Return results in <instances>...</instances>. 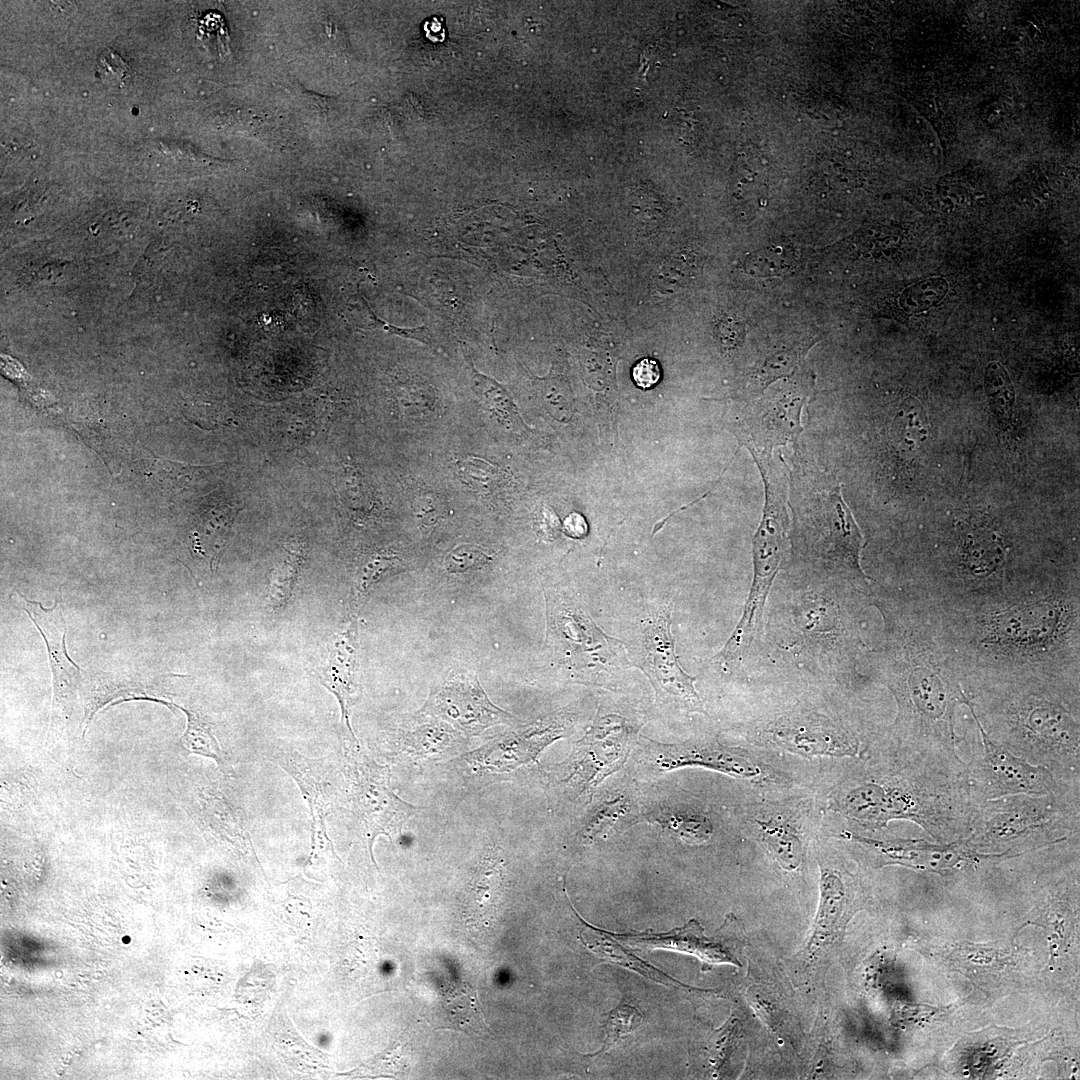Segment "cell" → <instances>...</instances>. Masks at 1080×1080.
Segmentation results:
<instances>
[{
  "instance_id": "cell-20",
  "label": "cell",
  "mask_w": 1080,
  "mask_h": 1080,
  "mask_svg": "<svg viewBox=\"0 0 1080 1080\" xmlns=\"http://www.w3.org/2000/svg\"><path fill=\"white\" fill-rule=\"evenodd\" d=\"M649 820L658 823L687 843L698 844L705 842L712 834L710 821L704 816L691 812L670 810L668 808L658 809L649 815Z\"/></svg>"
},
{
  "instance_id": "cell-24",
  "label": "cell",
  "mask_w": 1080,
  "mask_h": 1080,
  "mask_svg": "<svg viewBox=\"0 0 1080 1080\" xmlns=\"http://www.w3.org/2000/svg\"><path fill=\"white\" fill-rule=\"evenodd\" d=\"M642 1022V1015L636 1007L620 1003L605 1015L602 1027L605 1031V1039L602 1048L595 1054L607 1052L625 1034L635 1030Z\"/></svg>"
},
{
  "instance_id": "cell-18",
  "label": "cell",
  "mask_w": 1080,
  "mask_h": 1080,
  "mask_svg": "<svg viewBox=\"0 0 1080 1080\" xmlns=\"http://www.w3.org/2000/svg\"><path fill=\"white\" fill-rule=\"evenodd\" d=\"M702 932L699 923L691 920L678 933L666 936V946L679 947L681 950L697 955L707 963L726 962L741 965L735 954L736 946L730 947L720 938H707Z\"/></svg>"
},
{
  "instance_id": "cell-13",
  "label": "cell",
  "mask_w": 1080,
  "mask_h": 1080,
  "mask_svg": "<svg viewBox=\"0 0 1080 1080\" xmlns=\"http://www.w3.org/2000/svg\"><path fill=\"white\" fill-rule=\"evenodd\" d=\"M358 666L357 624L351 619L328 642L326 659L318 672L321 683L337 697L350 731L349 709L356 701Z\"/></svg>"
},
{
  "instance_id": "cell-29",
  "label": "cell",
  "mask_w": 1080,
  "mask_h": 1080,
  "mask_svg": "<svg viewBox=\"0 0 1080 1080\" xmlns=\"http://www.w3.org/2000/svg\"><path fill=\"white\" fill-rule=\"evenodd\" d=\"M471 382L474 393L489 407L496 411L512 412L514 406L510 396L495 380L474 370Z\"/></svg>"
},
{
  "instance_id": "cell-30",
  "label": "cell",
  "mask_w": 1080,
  "mask_h": 1080,
  "mask_svg": "<svg viewBox=\"0 0 1080 1080\" xmlns=\"http://www.w3.org/2000/svg\"><path fill=\"white\" fill-rule=\"evenodd\" d=\"M805 350L802 347L783 350L768 358L758 371L760 381L767 383L790 372L799 362Z\"/></svg>"
},
{
  "instance_id": "cell-8",
  "label": "cell",
  "mask_w": 1080,
  "mask_h": 1080,
  "mask_svg": "<svg viewBox=\"0 0 1080 1080\" xmlns=\"http://www.w3.org/2000/svg\"><path fill=\"white\" fill-rule=\"evenodd\" d=\"M649 761L658 771L680 767H703L734 777L755 779L762 768L745 752L716 742L663 744L649 740Z\"/></svg>"
},
{
  "instance_id": "cell-28",
  "label": "cell",
  "mask_w": 1080,
  "mask_h": 1080,
  "mask_svg": "<svg viewBox=\"0 0 1080 1080\" xmlns=\"http://www.w3.org/2000/svg\"><path fill=\"white\" fill-rule=\"evenodd\" d=\"M492 557L480 546L463 544L454 548L444 560V568L450 574H462L482 569Z\"/></svg>"
},
{
  "instance_id": "cell-4",
  "label": "cell",
  "mask_w": 1080,
  "mask_h": 1080,
  "mask_svg": "<svg viewBox=\"0 0 1080 1080\" xmlns=\"http://www.w3.org/2000/svg\"><path fill=\"white\" fill-rule=\"evenodd\" d=\"M354 810L372 851L378 835L392 839L401 834L403 825L418 808L398 797L390 786V770L366 757L352 763Z\"/></svg>"
},
{
  "instance_id": "cell-22",
  "label": "cell",
  "mask_w": 1080,
  "mask_h": 1080,
  "mask_svg": "<svg viewBox=\"0 0 1080 1080\" xmlns=\"http://www.w3.org/2000/svg\"><path fill=\"white\" fill-rule=\"evenodd\" d=\"M178 707L187 717V727L181 738L183 748L190 753L212 758L221 763L222 751L211 725L193 711Z\"/></svg>"
},
{
  "instance_id": "cell-23",
  "label": "cell",
  "mask_w": 1080,
  "mask_h": 1080,
  "mask_svg": "<svg viewBox=\"0 0 1080 1080\" xmlns=\"http://www.w3.org/2000/svg\"><path fill=\"white\" fill-rule=\"evenodd\" d=\"M948 284L942 278H929L908 287L900 296L899 304L908 314H917L937 305L946 295Z\"/></svg>"
},
{
  "instance_id": "cell-9",
  "label": "cell",
  "mask_w": 1080,
  "mask_h": 1080,
  "mask_svg": "<svg viewBox=\"0 0 1080 1080\" xmlns=\"http://www.w3.org/2000/svg\"><path fill=\"white\" fill-rule=\"evenodd\" d=\"M420 989L430 993L423 985ZM423 996L416 999L421 1008V1014L426 1021L437 1029H453L467 1034H483L490 1032L479 1004L478 996L472 987L466 982L447 980L431 984V996L418 992Z\"/></svg>"
},
{
  "instance_id": "cell-1",
  "label": "cell",
  "mask_w": 1080,
  "mask_h": 1080,
  "mask_svg": "<svg viewBox=\"0 0 1080 1080\" xmlns=\"http://www.w3.org/2000/svg\"><path fill=\"white\" fill-rule=\"evenodd\" d=\"M795 485V512L816 555L837 559L863 575L859 564L863 537L840 484L825 473L811 471Z\"/></svg>"
},
{
  "instance_id": "cell-17",
  "label": "cell",
  "mask_w": 1080,
  "mask_h": 1080,
  "mask_svg": "<svg viewBox=\"0 0 1080 1080\" xmlns=\"http://www.w3.org/2000/svg\"><path fill=\"white\" fill-rule=\"evenodd\" d=\"M305 544L300 538H292L284 545L269 580L266 606L269 612L278 614L290 601L304 561Z\"/></svg>"
},
{
  "instance_id": "cell-19",
  "label": "cell",
  "mask_w": 1080,
  "mask_h": 1080,
  "mask_svg": "<svg viewBox=\"0 0 1080 1080\" xmlns=\"http://www.w3.org/2000/svg\"><path fill=\"white\" fill-rule=\"evenodd\" d=\"M757 823L763 840L779 864L786 870L797 869L803 859V850L795 829L776 819Z\"/></svg>"
},
{
  "instance_id": "cell-15",
  "label": "cell",
  "mask_w": 1080,
  "mask_h": 1080,
  "mask_svg": "<svg viewBox=\"0 0 1080 1080\" xmlns=\"http://www.w3.org/2000/svg\"><path fill=\"white\" fill-rule=\"evenodd\" d=\"M855 841L871 846L880 854L897 862L929 867H949L963 859L966 850L958 844L942 847L917 840H875L857 835H847Z\"/></svg>"
},
{
  "instance_id": "cell-7",
  "label": "cell",
  "mask_w": 1080,
  "mask_h": 1080,
  "mask_svg": "<svg viewBox=\"0 0 1080 1080\" xmlns=\"http://www.w3.org/2000/svg\"><path fill=\"white\" fill-rule=\"evenodd\" d=\"M1053 801V799H1052ZM1051 797L1005 796L986 805L972 836L980 843H1008L1040 836L1054 817Z\"/></svg>"
},
{
  "instance_id": "cell-33",
  "label": "cell",
  "mask_w": 1080,
  "mask_h": 1080,
  "mask_svg": "<svg viewBox=\"0 0 1080 1080\" xmlns=\"http://www.w3.org/2000/svg\"><path fill=\"white\" fill-rule=\"evenodd\" d=\"M565 528L572 536H581L585 533L586 523L580 515L572 514L566 519Z\"/></svg>"
},
{
  "instance_id": "cell-21",
  "label": "cell",
  "mask_w": 1080,
  "mask_h": 1080,
  "mask_svg": "<svg viewBox=\"0 0 1080 1080\" xmlns=\"http://www.w3.org/2000/svg\"><path fill=\"white\" fill-rule=\"evenodd\" d=\"M401 560L384 553H377L362 563L355 575L353 588V609L363 604L370 589L388 575L400 571Z\"/></svg>"
},
{
  "instance_id": "cell-31",
  "label": "cell",
  "mask_w": 1080,
  "mask_h": 1080,
  "mask_svg": "<svg viewBox=\"0 0 1080 1080\" xmlns=\"http://www.w3.org/2000/svg\"><path fill=\"white\" fill-rule=\"evenodd\" d=\"M661 370L654 359L644 358L639 361L632 370L635 384L642 389L653 387L660 379Z\"/></svg>"
},
{
  "instance_id": "cell-10",
  "label": "cell",
  "mask_w": 1080,
  "mask_h": 1080,
  "mask_svg": "<svg viewBox=\"0 0 1080 1080\" xmlns=\"http://www.w3.org/2000/svg\"><path fill=\"white\" fill-rule=\"evenodd\" d=\"M855 907L850 876L832 866H821L820 901L803 955L814 960L834 945Z\"/></svg>"
},
{
  "instance_id": "cell-2",
  "label": "cell",
  "mask_w": 1080,
  "mask_h": 1080,
  "mask_svg": "<svg viewBox=\"0 0 1080 1080\" xmlns=\"http://www.w3.org/2000/svg\"><path fill=\"white\" fill-rule=\"evenodd\" d=\"M764 483L766 502L753 539L752 587L742 617L719 654L726 661L743 656L755 633L760 631L764 605L787 548L785 483L777 479Z\"/></svg>"
},
{
  "instance_id": "cell-26",
  "label": "cell",
  "mask_w": 1080,
  "mask_h": 1080,
  "mask_svg": "<svg viewBox=\"0 0 1080 1080\" xmlns=\"http://www.w3.org/2000/svg\"><path fill=\"white\" fill-rule=\"evenodd\" d=\"M985 388L995 413L1007 414L1014 402V388L1005 368L998 362H991L985 373Z\"/></svg>"
},
{
  "instance_id": "cell-6",
  "label": "cell",
  "mask_w": 1080,
  "mask_h": 1080,
  "mask_svg": "<svg viewBox=\"0 0 1080 1080\" xmlns=\"http://www.w3.org/2000/svg\"><path fill=\"white\" fill-rule=\"evenodd\" d=\"M982 735L983 752L973 771L974 781L980 795L986 800L1011 795L1052 794L1056 783L1050 770L1043 765H1033L995 744L984 731L965 698Z\"/></svg>"
},
{
  "instance_id": "cell-32",
  "label": "cell",
  "mask_w": 1080,
  "mask_h": 1080,
  "mask_svg": "<svg viewBox=\"0 0 1080 1080\" xmlns=\"http://www.w3.org/2000/svg\"><path fill=\"white\" fill-rule=\"evenodd\" d=\"M99 69L108 80L121 81L127 71L123 59L111 49H106L99 57Z\"/></svg>"
},
{
  "instance_id": "cell-25",
  "label": "cell",
  "mask_w": 1080,
  "mask_h": 1080,
  "mask_svg": "<svg viewBox=\"0 0 1080 1080\" xmlns=\"http://www.w3.org/2000/svg\"><path fill=\"white\" fill-rule=\"evenodd\" d=\"M794 261L793 249L773 245L752 254L747 269L755 276H778L789 271L794 266Z\"/></svg>"
},
{
  "instance_id": "cell-27",
  "label": "cell",
  "mask_w": 1080,
  "mask_h": 1080,
  "mask_svg": "<svg viewBox=\"0 0 1080 1080\" xmlns=\"http://www.w3.org/2000/svg\"><path fill=\"white\" fill-rule=\"evenodd\" d=\"M627 801L620 797L599 805L583 827L581 837L585 843L605 834L618 817L627 811Z\"/></svg>"
},
{
  "instance_id": "cell-36",
  "label": "cell",
  "mask_w": 1080,
  "mask_h": 1080,
  "mask_svg": "<svg viewBox=\"0 0 1080 1080\" xmlns=\"http://www.w3.org/2000/svg\"><path fill=\"white\" fill-rule=\"evenodd\" d=\"M929 146L933 148L935 146V143L933 141H929Z\"/></svg>"
},
{
  "instance_id": "cell-34",
  "label": "cell",
  "mask_w": 1080,
  "mask_h": 1080,
  "mask_svg": "<svg viewBox=\"0 0 1080 1080\" xmlns=\"http://www.w3.org/2000/svg\"><path fill=\"white\" fill-rule=\"evenodd\" d=\"M1005 102L1009 104V107L1013 106V100H1012L1011 98H1009V97H1006V101H1005Z\"/></svg>"
},
{
  "instance_id": "cell-35",
  "label": "cell",
  "mask_w": 1080,
  "mask_h": 1080,
  "mask_svg": "<svg viewBox=\"0 0 1080 1080\" xmlns=\"http://www.w3.org/2000/svg\"><path fill=\"white\" fill-rule=\"evenodd\" d=\"M977 16H978L979 18L983 19V18L985 17V13H984V12H979V13L977 14Z\"/></svg>"
},
{
  "instance_id": "cell-3",
  "label": "cell",
  "mask_w": 1080,
  "mask_h": 1080,
  "mask_svg": "<svg viewBox=\"0 0 1080 1080\" xmlns=\"http://www.w3.org/2000/svg\"><path fill=\"white\" fill-rule=\"evenodd\" d=\"M670 624V609L653 616L643 626L640 640L633 647L632 658L648 676L658 701H676L690 711L703 712L702 702L694 688L696 678L686 674L679 665Z\"/></svg>"
},
{
  "instance_id": "cell-5",
  "label": "cell",
  "mask_w": 1080,
  "mask_h": 1080,
  "mask_svg": "<svg viewBox=\"0 0 1080 1080\" xmlns=\"http://www.w3.org/2000/svg\"><path fill=\"white\" fill-rule=\"evenodd\" d=\"M421 711L469 736L494 725L518 723L512 714L490 701L477 676L470 672H450L432 688Z\"/></svg>"
},
{
  "instance_id": "cell-12",
  "label": "cell",
  "mask_w": 1080,
  "mask_h": 1080,
  "mask_svg": "<svg viewBox=\"0 0 1080 1080\" xmlns=\"http://www.w3.org/2000/svg\"><path fill=\"white\" fill-rule=\"evenodd\" d=\"M564 727L556 718H546L502 735L470 753V760L481 768L506 771L534 761L542 749L563 735Z\"/></svg>"
},
{
  "instance_id": "cell-14",
  "label": "cell",
  "mask_w": 1080,
  "mask_h": 1080,
  "mask_svg": "<svg viewBox=\"0 0 1080 1080\" xmlns=\"http://www.w3.org/2000/svg\"><path fill=\"white\" fill-rule=\"evenodd\" d=\"M554 631L568 644V652L576 654V651L589 653L593 662H606L598 652L609 653L617 646L619 641L605 635L591 620V618L577 609L562 608L552 613Z\"/></svg>"
},
{
  "instance_id": "cell-11",
  "label": "cell",
  "mask_w": 1080,
  "mask_h": 1080,
  "mask_svg": "<svg viewBox=\"0 0 1080 1080\" xmlns=\"http://www.w3.org/2000/svg\"><path fill=\"white\" fill-rule=\"evenodd\" d=\"M60 593L53 608H43L41 603L27 600L18 594L24 603V610L42 634L48 649L50 666L53 674V706L63 709L73 699L79 684L80 669L71 661L65 647V623L62 615V597Z\"/></svg>"
},
{
  "instance_id": "cell-16",
  "label": "cell",
  "mask_w": 1080,
  "mask_h": 1080,
  "mask_svg": "<svg viewBox=\"0 0 1080 1080\" xmlns=\"http://www.w3.org/2000/svg\"><path fill=\"white\" fill-rule=\"evenodd\" d=\"M240 508L217 503L202 512L192 533L193 551L208 562L211 570L218 564Z\"/></svg>"
}]
</instances>
